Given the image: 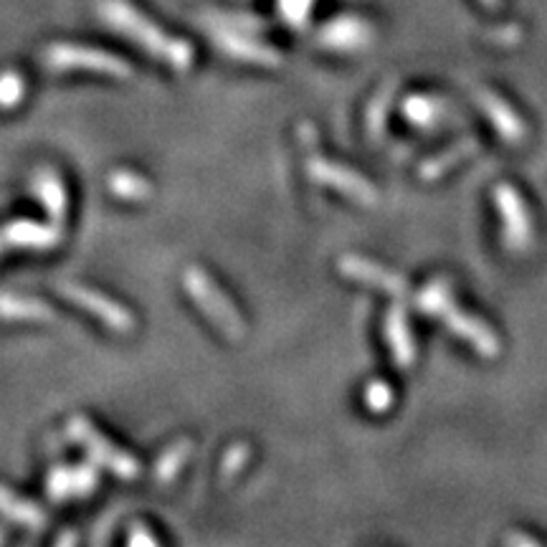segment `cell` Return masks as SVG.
<instances>
[{
    "label": "cell",
    "instance_id": "cell-1",
    "mask_svg": "<svg viewBox=\"0 0 547 547\" xmlns=\"http://www.w3.org/2000/svg\"><path fill=\"white\" fill-rule=\"evenodd\" d=\"M99 16L104 18L107 26H112L114 31L130 36L135 44H140L142 49L150 51L152 56L163 59L165 64H170L178 71H188L193 66L195 51L188 41L183 38H173L158 28L147 16H142L130 0H99Z\"/></svg>",
    "mask_w": 547,
    "mask_h": 547
},
{
    "label": "cell",
    "instance_id": "cell-2",
    "mask_svg": "<svg viewBox=\"0 0 547 547\" xmlns=\"http://www.w3.org/2000/svg\"><path fill=\"white\" fill-rule=\"evenodd\" d=\"M183 284L185 292L190 294V299L198 304V309H201L203 315H206L218 330L226 332L233 340H239V337L246 335V322L241 320V315L236 312L231 299L216 287V282L208 277L206 271L198 269V266H190V269L185 271Z\"/></svg>",
    "mask_w": 547,
    "mask_h": 547
},
{
    "label": "cell",
    "instance_id": "cell-3",
    "mask_svg": "<svg viewBox=\"0 0 547 547\" xmlns=\"http://www.w3.org/2000/svg\"><path fill=\"white\" fill-rule=\"evenodd\" d=\"M44 64L54 71L84 69L97 71V74L114 76V79H130L132 66L120 56L109 54V51L89 49V46H71V44H54L44 51Z\"/></svg>",
    "mask_w": 547,
    "mask_h": 547
},
{
    "label": "cell",
    "instance_id": "cell-4",
    "mask_svg": "<svg viewBox=\"0 0 547 547\" xmlns=\"http://www.w3.org/2000/svg\"><path fill=\"white\" fill-rule=\"evenodd\" d=\"M66 431H69V436L76 444H82L84 449H87V454L92 456L99 466L109 469V472L117 474L120 479H135L137 474H140V464H137L127 451L117 449L112 441L104 439L87 418L74 416L69 421V426H66Z\"/></svg>",
    "mask_w": 547,
    "mask_h": 547
},
{
    "label": "cell",
    "instance_id": "cell-5",
    "mask_svg": "<svg viewBox=\"0 0 547 547\" xmlns=\"http://www.w3.org/2000/svg\"><path fill=\"white\" fill-rule=\"evenodd\" d=\"M59 292L64 294L66 299L76 304V307L87 309L89 315L102 320L109 330L120 332V335H127V332L135 330V317H132L130 309H125L122 304H117L114 299L104 297V294L94 292V289L84 287V284L66 282L61 284Z\"/></svg>",
    "mask_w": 547,
    "mask_h": 547
},
{
    "label": "cell",
    "instance_id": "cell-6",
    "mask_svg": "<svg viewBox=\"0 0 547 547\" xmlns=\"http://www.w3.org/2000/svg\"><path fill=\"white\" fill-rule=\"evenodd\" d=\"M61 241V226L51 223V226H44V223L36 221H11L3 231H0V244L3 249L13 246V249H54Z\"/></svg>",
    "mask_w": 547,
    "mask_h": 547
},
{
    "label": "cell",
    "instance_id": "cell-7",
    "mask_svg": "<svg viewBox=\"0 0 547 547\" xmlns=\"http://www.w3.org/2000/svg\"><path fill=\"white\" fill-rule=\"evenodd\" d=\"M97 487V472L92 466H56L49 477V494L54 499L82 497Z\"/></svg>",
    "mask_w": 547,
    "mask_h": 547
},
{
    "label": "cell",
    "instance_id": "cell-8",
    "mask_svg": "<svg viewBox=\"0 0 547 547\" xmlns=\"http://www.w3.org/2000/svg\"><path fill=\"white\" fill-rule=\"evenodd\" d=\"M216 44L218 49L226 51L228 56L239 61H251V64H261V66H277L279 64V54L274 49L264 44H256L251 38L241 36L236 31H218L216 33Z\"/></svg>",
    "mask_w": 547,
    "mask_h": 547
},
{
    "label": "cell",
    "instance_id": "cell-9",
    "mask_svg": "<svg viewBox=\"0 0 547 547\" xmlns=\"http://www.w3.org/2000/svg\"><path fill=\"white\" fill-rule=\"evenodd\" d=\"M0 320L56 322V312L41 299L21 297V294H0Z\"/></svg>",
    "mask_w": 547,
    "mask_h": 547
},
{
    "label": "cell",
    "instance_id": "cell-10",
    "mask_svg": "<svg viewBox=\"0 0 547 547\" xmlns=\"http://www.w3.org/2000/svg\"><path fill=\"white\" fill-rule=\"evenodd\" d=\"M33 190L44 203L46 213L51 216V223L61 226L66 218V190L59 175L54 170H38L33 178Z\"/></svg>",
    "mask_w": 547,
    "mask_h": 547
},
{
    "label": "cell",
    "instance_id": "cell-11",
    "mask_svg": "<svg viewBox=\"0 0 547 547\" xmlns=\"http://www.w3.org/2000/svg\"><path fill=\"white\" fill-rule=\"evenodd\" d=\"M0 515L23 527H31V530H41L46 525V515L38 510L36 504L21 499L3 484H0Z\"/></svg>",
    "mask_w": 547,
    "mask_h": 547
},
{
    "label": "cell",
    "instance_id": "cell-12",
    "mask_svg": "<svg viewBox=\"0 0 547 547\" xmlns=\"http://www.w3.org/2000/svg\"><path fill=\"white\" fill-rule=\"evenodd\" d=\"M109 190L125 198V201H145L152 193L150 180L137 173H130V170H117V173L109 175Z\"/></svg>",
    "mask_w": 547,
    "mask_h": 547
},
{
    "label": "cell",
    "instance_id": "cell-13",
    "mask_svg": "<svg viewBox=\"0 0 547 547\" xmlns=\"http://www.w3.org/2000/svg\"><path fill=\"white\" fill-rule=\"evenodd\" d=\"M190 451H193V444H190L188 439H183V441H178V444L170 446V449L158 459V466H155V479L163 484L173 482V479L178 477L180 469H183L185 461H188Z\"/></svg>",
    "mask_w": 547,
    "mask_h": 547
},
{
    "label": "cell",
    "instance_id": "cell-14",
    "mask_svg": "<svg viewBox=\"0 0 547 547\" xmlns=\"http://www.w3.org/2000/svg\"><path fill=\"white\" fill-rule=\"evenodd\" d=\"M26 94V82L18 71H6L0 74V109H13L21 104Z\"/></svg>",
    "mask_w": 547,
    "mask_h": 547
},
{
    "label": "cell",
    "instance_id": "cell-15",
    "mask_svg": "<svg viewBox=\"0 0 547 547\" xmlns=\"http://www.w3.org/2000/svg\"><path fill=\"white\" fill-rule=\"evenodd\" d=\"M208 21L218 23V26L223 28H236V31H261L264 28V23L259 21V18L254 16H241V13H223V11H211L208 13Z\"/></svg>",
    "mask_w": 547,
    "mask_h": 547
},
{
    "label": "cell",
    "instance_id": "cell-16",
    "mask_svg": "<svg viewBox=\"0 0 547 547\" xmlns=\"http://www.w3.org/2000/svg\"><path fill=\"white\" fill-rule=\"evenodd\" d=\"M246 459H249V449H246V444H236L231 451H228L226 456H223V464H221V474L226 479H233L236 474L244 469Z\"/></svg>",
    "mask_w": 547,
    "mask_h": 547
},
{
    "label": "cell",
    "instance_id": "cell-17",
    "mask_svg": "<svg viewBox=\"0 0 547 547\" xmlns=\"http://www.w3.org/2000/svg\"><path fill=\"white\" fill-rule=\"evenodd\" d=\"M312 3H315V0H279V13H282L289 23L299 26V23H304V18L309 16V11H312Z\"/></svg>",
    "mask_w": 547,
    "mask_h": 547
},
{
    "label": "cell",
    "instance_id": "cell-18",
    "mask_svg": "<svg viewBox=\"0 0 547 547\" xmlns=\"http://www.w3.org/2000/svg\"><path fill=\"white\" fill-rule=\"evenodd\" d=\"M127 542H130V545H140V542L142 545H158V537L150 535L142 525H135L132 527V535L127 537Z\"/></svg>",
    "mask_w": 547,
    "mask_h": 547
},
{
    "label": "cell",
    "instance_id": "cell-19",
    "mask_svg": "<svg viewBox=\"0 0 547 547\" xmlns=\"http://www.w3.org/2000/svg\"><path fill=\"white\" fill-rule=\"evenodd\" d=\"M482 3H489V6H494V0H482Z\"/></svg>",
    "mask_w": 547,
    "mask_h": 547
},
{
    "label": "cell",
    "instance_id": "cell-20",
    "mask_svg": "<svg viewBox=\"0 0 547 547\" xmlns=\"http://www.w3.org/2000/svg\"><path fill=\"white\" fill-rule=\"evenodd\" d=\"M3 540H6V535H3V532H0V542H3Z\"/></svg>",
    "mask_w": 547,
    "mask_h": 547
},
{
    "label": "cell",
    "instance_id": "cell-21",
    "mask_svg": "<svg viewBox=\"0 0 547 547\" xmlns=\"http://www.w3.org/2000/svg\"><path fill=\"white\" fill-rule=\"evenodd\" d=\"M3 251H6V249H3V244H0V254H3Z\"/></svg>",
    "mask_w": 547,
    "mask_h": 547
}]
</instances>
